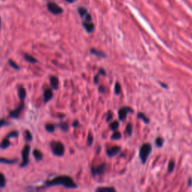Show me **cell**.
<instances>
[{
    "label": "cell",
    "mask_w": 192,
    "mask_h": 192,
    "mask_svg": "<svg viewBox=\"0 0 192 192\" xmlns=\"http://www.w3.org/2000/svg\"><path fill=\"white\" fill-rule=\"evenodd\" d=\"M72 126L74 128H78L80 126V122H79L77 120H75V121L72 123Z\"/></svg>",
    "instance_id": "36"
},
{
    "label": "cell",
    "mask_w": 192,
    "mask_h": 192,
    "mask_svg": "<svg viewBox=\"0 0 192 192\" xmlns=\"http://www.w3.org/2000/svg\"><path fill=\"white\" fill-rule=\"evenodd\" d=\"M52 152L56 156H62L65 154V146L61 142L53 141L50 143Z\"/></svg>",
    "instance_id": "2"
},
{
    "label": "cell",
    "mask_w": 192,
    "mask_h": 192,
    "mask_svg": "<svg viewBox=\"0 0 192 192\" xmlns=\"http://www.w3.org/2000/svg\"><path fill=\"white\" fill-rule=\"evenodd\" d=\"M128 112H133V110L130 108V107H122L119 111L118 112V115H119V119L121 121H124V120L126 119L128 115Z\"/></svg>",
    "instance_id": "8"
},
{
    "label": "cell",
    "mask_w": 192,
    "mask_h": 192,
    "mask_svg": "<svg viewBox=\"0 0 192 192\" xmlns=\"http://www.w3.org/2000/svg\"><path fill=\"white\" fill-rule=\"evenodd\" d=\"M163 143H164V140L162 139V138L158 137V138H157V139H156L155 145L157 146L158 147L162 146V145H163Z\"/></svg>",
    "instance_id": "33"
},
{
    "label": "cell",
    "mask_w": 192,
    "mask_h": 192,
    "mask_svg": "<svg viewBox=\"0 0 192 192\" xmlns=\"http://www.w3.org/2000/svg\"><path fill=\"white\" fill-rule=\"evenodd\" d=\"M8 63H9V65L11 66V68H13L15 70H20V67H19V65L16 63L15 62H14L13 60L10 59L8 61Z\"/></svg>",
    "instance_id": "27"
},
{
    "label": "cell",
    "mask_w": 192,
    "mask_h": 192,
    "mask_svg": "<svg viewBox=\"0 0 192 192\" xmlns=\"http://www.w3.org/2000/svg\"><path fill=\"white\" fill-rule=\"evenodd\" d=\"M33 156H34L35 159L38 161H40L43 159V153L38 149H35L33 151Z\"/></svg>",
    "instance_id": "13"
},
{
    "label": "cell",
    "mask_w": 192,
    "mask_h": 192,
    "mask_svg": "<svg viewBox=\"0 0 192 192\" xmlns=\"http://www.w3.org/2000/svg\"><path fill=\"white\" fill-rule=\"evenodd\" d=\"M119 126V122L118 121L113 122H111V123L110 124V128L112 131H113L117 130Z\"/></svg>",
    "instance_id": "22"
},
{
    "label": "cell",
    "mask_w": 192,
    "mask_h": 192,
    "mask_svg": "<svg viewBox=\"0 0 192 192\" xmlns=\"http://www.w3.org/2000/svg\"><path fill=\"white\" fill-rule=\"evenodd\" d=\"M25 138L27 141H31L32 140V135L29 131H25Z\"/></svg>",
    "instance_id": "31"
},
{
    "label": "cell",
    "mask_w": 192,
    "mask_h": 192,
    "mask_svg": "<svg viewBox=\"0 0 192 192\" xmlns=\"http://www.w3.org/2000/svg\"><path fill=\"white\" fill-rule=\"evenodd\" d=\"M114 92L115 94L116 95H119L121 93V86L119 83H116L115 84V87H114Z\"/></svg>",
    "instance_id": "28"
},
{
    "label": "cell",
    "mask_w": 192,
    "mask_h": 192,
    "mask_svg": "<svg viewBox=\"0 0 192 192\" xmlns=\"http://www.w3.org/2000/svg\"><path fill=\"white\" fill-rule=\"evenodd\" d=\"M78 12H79V15H80V16L82 17H86V16L87 14H88L86 9L84 8H78Z\"/></svg>",
    "instance_id": "25"
},
{
    "label": "cell",
    "mask_w": 192,
    "mask_h": 192,
    "mask_svg": "<svg viewBox=\"0 0 192 192\" xmlns=\"http://www.w3.org/2000/svg\"><path fill=\"white\" fill-rule=\"evenodd\" d=\"M121 137H122V134H120V132H119V131H115V132L112 134V136H111V139L119 140L121 138Z\"/></svg>",
    "instance_id": "29"
},
{
    "label": "cell",
    "mask_w": 192,
    "mask_h": 192,
    "mask_svg": "<svg viewBox=\"0 0 192 192\" xmlns=\"http://www.w3.org/2000/svg\"><path fill=\"white\" fill-rule=\"evenodd\" d=\"M97 192H115L116 189L112 188V187H102L96 189Z\"/></svg>",
    "instance_id": "17"
},
{
    "label": "cell",
    "mask_w": 192,
    "mask_h": 192,
    "mask_svg": "<svg viewBox=\"0 0 192 192\" xmlns=\"http://www.w3.org/2000/svg\"><path fill=\"white\" fill-rule=\"evenodd\" d=\"M113 118V113L111 112H109L108 114H107V121L110 122L111 119H112Z\"/></svg>",
    "instance_id": "38"
},
{
    "label": "cell",
    "mask_w": 192,
    "mask_h": 192,
    "mask_svg": "<svg viewBox=\"0 0 192 192\" xmlns=\"http://www.w3.org/2000/svg\"><path fill=\"white\" fill-rule=\"evenodd\" d=\"M18 135H19L18 131H14L10 133L9 134H8L6 137L8 138V139H10V138H15V137H17Z\"/></svg>",
    "instance_id": "26"
},
{
    "label": "cell",
    "mask_w": 192,
    "mask_h": 192,
    "mask_svg": "<svg viewBox=\"0 0 192 192\" xmlns=\"http://www.w3.org/2000/svg\"><path fill=\"white\" fill-rule=\"evenodd\" d=\"M83 26H84V29L86 30L87 32L92 33L93 31H94L95 26L94 24L92 23L91 22H88V21L84 22V23H83Z\"/></svg>",
    "instance_id": "12"
},
{
    "label": "cell",
    "mask_w": 192,
    "mask_h": 192,
    "mask_svg": "<svg viewBox=\"0 0 192 192\" xmlns=\"http://www.w3.org/2000/svg\"><path fill=\"white\" fill-rule=\"evenodd\" d=\"M93 140H94V139H93V136L92 135L91 133H89V134H88V137H87V144H88L89 146H91L93 143Z\"/></svg>",
    "instance_id": "30"
},
{
    "label": "cell",
    "mask_w": 192,
    "mask_h": 192,
    "mask_svg": "<svg viewBox=\"0 0 192 192\" xmlns=\"http://www.w3.org/2000/svg\"><path fill=\"white\" fill-rule=\"evenodd\" d=\"M18 96L21 101H24L26 97V91L23 86H20L18 89Z\"/></svg>",
    "instance_id": "14"
},
{
    "label": "cell",
    "mask_w": 192,
    "mask_h": 192,
    "mask_svg": "<svg viewBox=\"0 0 192 192\" xmlns=\"http://www.w3.org/2000/svg\"><path fill=\"white\" fill-rule=\"evenodd\" d=\"M10 144H11V143H10L9 141V139L7 137H6L5 139L3 140L2 141V143H0V148L2 149H7L8 147H9Z\"/></svg>",
    "instance_id": "19"
},
{
    "label": "cell",
    "mask_w": 192,
    "mask_h": 192,
    "mask_svg": "<svg viewBox=\"0 0 192 192\" xmlns=\"http://www.w3.org/2000/svg\"><path fill=\"white\" fill-rule=\"evenodd\" d=\"M137 118H139V119H141L143 120L144 122H145V123H149V118L147 117V116H146L144 113H138Z\"/></svg>",
    "instance_id": "21"
},
{
    "label": "cell",
    "mask_w": 192,
    "mask_h": 192,
    "mask_svg": "<svg viewBox=\"0 0 192 192\" xmlns=\"http://www.w3.org/2000/svg\"><path fill=\"white\" fill-rule=\"evenodd\" d=\"M50 84L51 88L53 89H58L59 88V78L56 76H52L50 78Z\"/></svg>",
    "instance_id": "11"
},
{
    "label": "cell",
    "mask_w": 192,
    "mask_h": 192,
    "mask_svg": "<svg viewBox=\"0 0 192 192\" xmlns=\"http://www.w3.org/2000/svg\"><path fill=\"white\" fill-rule=\"evenodd\" d=\"M52 89H47L44 92V103L49 102L53 98V93Z\"/></svg>",
    "instance_id": "9"
},
{
    "label": "cell",
    "mask_w": 192,
    "mask_h": 192,
    "mask_svg": "<svg viewBox=\"0 0 192 192\" xmlns=\"http://www.w3.org/2000/svg\"><path fill=\"white\" fill-rule=\"evenodd\" d=\"M5 125H8V122H6L5 119H1L0 120V128L4 126Z\"/></svg>",
    "instance_id": "39"
},
{
    "label": "cell",
    "mask_w": 192,
    "mask_h": 192,
    "mask_svg": "<svg viewBox=\"0 0 192 192\" xmlns=\"http://www.w3.org/2000/svg\"><path fill=\"white\" fill-rule=\"evenodd\" d=\"M66 2H69V3H72V2H74L75 1H76V0H65Z\"/></svg>",
    "instance_id": "41"
},
{
    "label": "cell",
    "mask_w": 192,
    "mask_h": 192,
    "mask_svg": "<svg viewBox=\"0 0 192 192\" xmlns=\"http://www.w3.org/2000/svg\"><path fill=\"white\" fill-rule=\"evenodd\" d=\"M174 167H175V163H174V161H171L170 163H169L168 165V171L169 173H172L174 170Z\"/></svg>",
    "instance_id": "34"
},
{
    "label": "cell",
    "mask_w": 192,
    "mask_h": 192,
    "mask_svg": "<svg viewBox=\"0 0 192 192\" xmlns=\"http://www.w3.org/2000/svg\"><path fill=\"white\" fill-rule=\"evenodd\" d=\"M18 159H7V158H0V163L6 164H14L17 163Z\"/></svg>",
    "instance_id": "18"
},
{
    "label": "cell",
    "mask_w": 192,
    "mask_h": 192,
    "mask_svg": "<svg viewBox=\"0 0 192 192\" xmlns=\"http://www.w3.org/2000/svg\"><path fill=\"white\" fill-rule=\"evenodd\" d=\"M132 131H133V128L131 124L128 123L127 125V127H126V133L128 136H131V134H132Z\"/></svg>",
    "instance_id": "32"
},
{
    "label": "cell",
    "mask_w": 192,
    "mask_h": 192,
    "mask_svg": "<svg viewBox=\"0 0 192 192\" xmlns=\"http://www.w3.org/2000/svg\"><path fill=\"white\" fill-rule=\"evenodd\" d=\"M57 126L58 127H59L60 128L62 129L63 131H65V132H66V131H68V124L67 123V122H61V123L58 124L57 125Z\"/></svg>",
    "instance_id": "20"
},
{
    "label": "cell",
    "mask_w": 192,
    "mask_h": 192,
    "mask_svg": "<svg viewBox=\"0 0 192 192\" xmlns=\"http://www.w3.org/2000/svg\"><path fill=\"white\" fill-rule=\"evenodd\" d=\"M24 59H25L26 61H27L28 62H29V63L31 64H36L37 62H38V60L35 58V57H33L32 56H31V55L29 54H26V53L24 54Z\"/></svg>",
    "instance_id": "15"
},
{
    "label": "cell",
    "mask_w": 192,
    "mask_h": 192,
    "mask_svg": "<svg viewBox=\"0 0 192 192\" xmlns=\"http://www.w3.org/2000/svg\"><path fill=\"white\" fill-rule=\"evenodd\" d=\"M151 150H152V146H151V145L149 144V143L143 144L141 146V148H140V158L141 159L142 162H143V164L146 161L147 158H148L149 154H150Z\"/></svg>",
    "instance_id": "3"
},
{
    "label": "cell",
    "mask_w": 192,
    "mask_h": 192,
    "mask_svg": "<svg viewBox=\"0 0 192 192\" xmlns=\"http://www.w3.org/2000/svg\"><path fill=\"white\" fill-rule=\"evenodd\" d=\"M98 90H99L100 93H105V88H104L103 86H99V88H98Z\"/></svg>",
    "instance_id": "40"
},
{
    "label": "cell",
    "mask_w": 192,
    "mask_h": 192,
    "mask_svg": "<svg viewBox=\"0 0 192 192\" xmlns=\"http://www.w3.org/2000/svg\"><path fill=\"white\" fill-rule=\"evenodd\" d=\"M24 107H25V105H24L23 101H21V102H20V105L17 107L16 109H15L14 111H11V112L9 113L10 117L12 118V119H18L19 116H20V115L21 114L22 111H23Z\"/></svg>",
    "instance_id": "5"
},
{
    "label": "cell",
    "mask_w": 192,
    "mask_h": 192,
    "mask_svg": "<svg viewBox=\"0 0 192 192\" xmlns=\"http://www.w3.org/2000/svg\"><path fill=\"white\" fill-rule=\"evenodd\" d=\"M0 25H1V18H0Z\"/></svg>",
    "instance_id": "42"
},
{
    "label": "cell",
    "mask_w": 192,
    "mask_h": 192,
    "mask_svg": "<svg viewBox=\"0 0 192 192\" xmlns=\"http://www.w3.org/2000/svg\"><path fill=\"white\" fill-rule=\"evenodd\" d=\"M47 187L56 186V185H62L66 189H75L77 188V185L74 182L73 179L68 176H59L55 177L53 180H49L45 183Z\"/></svg>",
    "instance_id": "1"
},
{
    "label": "cell",
    "mask_w": 192,
    "mask_h": 192,
    "mask_svg": "<svg viewBox=\"0 0 192 192\" xmlns=\"http://www.w3.org/2000/svg\"><path fill=\"white\" fill-rule=\"evenodd\" d=\"M6 177H5V176H4L2 173H0V189H2V188H4V187L6 186Z\"/></svg>",
    "instance_id": "23"
},
{
    "label": "cell",
    "mask_w": 192,
    "mask_h": 192,
    "mask_svg": "<svg viewBox=\"0 0 192 192\" xmlns=\"http://www.w3.org/2000/svg\"><path fill=\"white\" fill-rule=\"evenodd\" d=\"M98 74H99L100 75H103V76H105L106 75V71H105V70H104V68H100L99 69V73H98Z\"/></svg>",
    "instance_id": "37"
},
{
    "label": "cell",
    "mask_w": 192,
    "mask_h": 192,
    "mask_svg": "<svg viewBox=\"0 0 192 192\" xmlns=\"http://www.w3.org/2000/svg\"><path fill=\"white\" fill-rule=\"evenodd\" d=\"M90 53H91V54L95 55V56H99V57H102V58H104V57L106 56V54L104 53V52L98 50H96V49H94V48H92V49L90 50Z\"/></svg>",
    "instance_id": "16"
},
{
    "label": "cell",
    "mask_w": 192,
    "mask_h": 192,
    "mask_svg": "<svg viewBox=\"0 0 192 192\" xmlns=\"http://www.w3.org/2000/svg\"><path fill=\"white\" fill-rule=\"evenodd\" d=\"M29 153H30V146L26 145L22 151V163L21 167H25L29 164Z\"/></svg>",
    "instance_id": "4"
},
{
    "label": "cell",
    "mask_w": 192,
    "mask_h": 192,
    "mask_svg": "<svg viewBox=\"0 0 192 192\" xmlns=\"http://www.w3.org/2000/svg\"><path fill=\"white\" fill-rule=\"evenodd\" d=\"M47 8L49 10L50 12H51L52 14L55 15H61L62 12H63V10L60 6H59L58 5L53 3V2H50L47 5Z\"/></svg>",
    "instance_id": "6"
},
{
    "label": "cell",
    "mask_w": 192,
    "mask_h": 192,
    "mask_svg": "<svg viewBox=\"0 0 192 192\" xmlns=\"http://www.w3.org/2000/svg\"><path fill=\"white\" fill-rule=\"evenodd\" d=\"M99 76H100V75L98 74V75H95V76L94 77V78H93V80H94V82L95 84H98V81H99Z\"/></svg>",
    "instance_id": "35"
},
{
    "label": "cell",
    "mask_w": 192,
    "mask_h": 192,
    "mask_svg": "<svg viewBox=\"0 0 192 192\" xmlns=\"http://www.w3.org/2000/svg\"><path fill=\"white\" fill-rule=\"evenodd\" d=\"M120 149H121V148L119 146H116L111 147V148H109L107 150V155L109 157H113V156L116 155H117L120 152Z\"/></svg>",
    "instance_id": "10"
},
{
    "label": "cell",
    "mask_w": 192,
    "mask_h": 192,
    "mask_svg": "<svg viewBox=\"0 0 192 192\" xmlns=\"http://www.w3.org/2000/svg\"><path fill=\"white\" fill-rule=\"evenodd\" d=\"M45 128L48 132L52 133L53 132L55 131V129H56V126H55L53 124H47L45 126Z\"/></svg>",
    "instance_id": "24"
},
{
    "label": "cell",
    "mask_w": 192,
    "mask_h": 192,
    "mask_svg": "<svg viewBox=\"0 0 192 192\" xmlns=\"http://www.w3.org/2000/svg\"><path fill=\"white\" fill-rule=\"evenodd\" d=\"M106 168V164L103 163L97 167H93L91 168V173L93 176H97L104 173Z\"/></svg>",
    "instance_id": "7"
}]
</instances>
